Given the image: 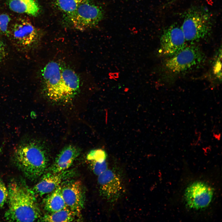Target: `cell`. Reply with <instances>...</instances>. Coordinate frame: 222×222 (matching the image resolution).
<instances>
[{"label": "cell", "instance_id": "1", "mask_svg": "<svg viewBox=\"0 0 222 222\" xmlns=\"http://www.w3.org/2000/svg\"><path fill=\"white\" fill-rule=\"evenodd\" d=\"M42 90L50 100L56 103L72 100L78 90L79 77L75 72L63 64L48 63L42 73Z\"/></svg>", "mask_w": 222, "mask_h": 222}, {"label": "cell", "instance_id": "2", "mask_svg": "<svg viewBox=\"0 0 222 222\" xmlns=\"http://www.w3.org/2000/svg\"><path fill=\"white\" fill-rule=\"evenodd\" d=\"M44 146L39 140L27 136L19 141L13 150L14 162L31 181L41 177L47 170L48 158Z\"/></svg>", "mask_w": 222, "mask_h": 222}, {"label": "cell", "instance_id": "3", "mask_svg": "<svg viewBox=\"0 0 222 222\" xmlns=\"http://www.w3.org/2000/svg\"><path fill=\"white\" fill-rule=\"evenodd\" d=\"M8 208L5 220L11 222H33L42 217L35 195L22 180H13L8 187Z\"/></svg>", "mask_w": 222, "mask_h": 222}, {"label": "cell", "instance_id": "4", "mask_svg": "<svg viewBox=\"0 0 222 222\" xmlns=\"http://www.w3.org/2000/svg\"><path fill=\"white\" fill-rule=\"evenodd\" d=\"M183 15L181 27L187 43L194 44L210 35L212 30V17L206 9L193 7Z\"/></svg>", "mask_w": 222, "mask_h": 222}, {"label": "cell", "instance_id": "5", "mask_svg": "<svg viewBox=\"0 0 222 222\" xmlns=\"http://www.w3.org/2000/svg\"><path fill=\"white\" fill-rule=\"evenodd\" d=\"M206 60L205 55L200 48L191 44L168 58L165 62V67L170 72L179 74L200 67Z\"/></svg>", "mask_w": 222, "mask_h": 222}, {"label": "cell", "instance_id": "6", "mask_svg": "<svg viewBox=\"0 0 222 222\" xmlns=\"http://www.w3.org/2000/svg\"><path fill=\"white\" fill-rule=\"evenodd\" d=\"M104 17V10L101 7L90 0H86L67 19L74 28L84 31L96 26Z\"/></svg>", "mask_w": 222, "mask_h": 222}, {"label": "cell", "instance_id": "7", "mask_svg": "<svg viewBox=\"0 0 222 222\" xmlns=\"http://www.w3.org/2000/svg\"><path fill=\"white\" fill-rule=\"evenodd\" d=\"M9 38L17 50L27 52L35 48L38 35L37 30L31 23L22 19L13 25L10 29Z\"/></svg>", "mask_w": 222, "mask_h": 222}, {"label": "cell", "instance_id": "8", "mask_svg": "<svg viewBox=\"0 0 222 222\" xmlns=\"http://www.w3.org/2000/svg\"><path fill=\"white\" fill-rule=\"evenodd\" d=\"M98 176L100 193L109 202H116L122 195L124 187L119 175L113 169H107Z\"/></svg>", "mask_w": 222, "mask_h": 222}, {"label": "cell", "instance_id": "9", "mask_svg": "<svg viewBox=\"0 0 222 222\" xmlns=\"http://www.w3.org/2000/svg\"><path fill=\"white\" fill-rule=\"evenodd\" d=\"M213 191L207 183L202 181L194 182L186 189L184 199L191 208L201 209L208 207L213 198Z\"/></svg>", "mask_w": 222, "mask_h": 222}, {"label": "cell", "instance_id": "10", "mask_svg": "<svg viewBox=\"0 0 222 222\" xmlns=\"http://www.w3.org/2000/svg\"><path fill=\"white\" fill-rule=\"evenodd\" d=\"M160 43L162 54L169 58L175 55L187 45L181 27L176 24L164 29L161 36Z\"/></svg>", "mask_w": 222, "mask_h": 222}, {"label": "cell", "instance_id": "11", "mask_svg": "<svg viewBox=\"0 0 222 222\" xmlns=\"http://www.w3.org/2000/svg\"><path fill=\"white\" fill-rule=\"evenodd\" d=\"M61 187L62 195L67 207L79 216L84 207L85 200L81 181H69Z\"/></svg>", "mask_w": 222, "mask_h": 222}, {"label": "cell", "instance_id": "12", "mask_svg": "<svg viewBox=\"0 0 222 222\" xmlns=\"http://www.w3.org/2000/svg\"><path fill=\"white\" fill-rule=\"evenodd\" d=\"M70 174L66 170L57 173L51 172L44 173L32 189L35 195L42 196L48 194L60 186L63 181L70 175Z\"/></svg>", "mask_w": 222, "mask_h": 222}, {"label": "cell", "instance_id": "13", "mask_svg": "<svg viewBox=\"0 0 222 222\" xmlns=\"http://www.w3.org/2000/svg\"><path fill=\"white\" fill-rule=\"evenodd\" d=\"M80 150L77 147L69 145L64 148L57 155L50 172L57 173L67 170L79 156Z\"/></svg>", "mask_w": 222, "mask_h": 222}, {"label": "cell", "instance_id": "14", "mask_svg": "<svg viewBox=\"0 0 222 222\" xmlns=\"http://www.w3.org/2000/svg\"><path fill=\"white\" fill-rule=\"evenodd\" d=\"M9 8L13 11L33 16L39 13V6L35 0H7Z\"/></svg>", "mask_w": 222, "mask_h": 222}, {"label": "cell", "instance_id": "15", "mask_svg": "<svg viewBox=\"0 0 222 222\" xmlns=\"http://www.w3.org/2000/svg\"><path fill=\"white\" fill-rule=\"evenodd\" d=\"M45 209L49 213L56 212L67 208L64 200L61 186L60 185L51 192L47 194L43 199Z\"/></svg>", "mask_w": 222, "mask_h": 222}, {"label": "cell", "instance_id": "16", "mask_svg": "<svg viewBox=\"0 0 222 222\" xmlns=\"http://www.w3.org/2000/svg\"><path fill=\"white\" fill-rule=\"evenodd\" d=\"M79 216L68 208H66L54 212L49 213L41 217L40 221L45 222L73 221Z\"/></svg>", "mask_w": 222, "mask_h": 222}, {"label": "cell", "instance_id": "17", "mask_svg": "<svg viewBox=\"0 0 222 222\" xmlns=\"http://www.w3.org/2000/svg\"><path fill=\"white\" fill-rule=\"evenodd\" d=\"M85 0H55V3L58 9L65 15L68 19L78 6Z\"/></svg>", "mask_w": 222, "mask_h": 222}, {"label": "cell", "instance_id": "18", "mask_svg": "<svg viewBox=\"0 0 222 222\" xmlns=\"http://www.w3.org/2000/svg\"><path fill=\"white\" fill-rule=\"evenodd\" d=\"M89 166L93 173L98 176L108 169V165L106 160L103 161H88Z\"/></svg>", "mask_w": 222, "mask_h": 222}, {"label": "cell", "instance_id": "19", "mask_svg": "<svg viewBox=\"0 0 222 222\" xmlns=\"http://www.w3.org/2000/svg\"><path fill=\"white\" fill-rule=\"evenodd\" d=\"M11 20L10 16L6 14H0V34L9 37L10 29L8 26Z\"/></svg>", "mask_w": 222, "mask_h": 222}, {"label": "cell", "instance_id": "20", "mask_svg": "<svg viewBox=\"0 0 222 222\" xmlns=\"http://www.w3.org/2000/svg\"><path fill=\"white\" fill-rule=\"evenodd\" d=\"M107 154L106 152L101 149L93 150L88 154L86 158L88 161H103L106 160Z\"/></svg>", "mask_w": 222, "mask_h": 222}, {"label": "cell", "instance_id": "21", "mask_svg": "<svg viewBox=\"0 0 222 222\" xmlns=\"http://www.w3.org/2000/svg\"><path fill=\"white\" fill-rule=\"evenodd\" d=\"M221 49L219 50L215 58L213 65V71L215 76L219 80H221Z\"/></svg>", "mask_w": 222, "mask_h": 222}, {"label": "cell", "instance_id": "22", "mask_svg": "<svg viewBox=\"0 0 222 222\" xmlns=\"http://www.w3.org/2000/svg\"><path fill=\"white\" fill-rule=\"evenodd\" d=\"M8 197V188L0 178V210L3 206Z\"/></svg>", "mask_w": 222, "mask_h": 222}, {"label": "cell", "instance_id": "23", "mask_svg": "<svg viewBox=\"0 0 222 222\" xmlns=\"http://www.w3.org/2000/svg\"><path fill=\"white\" fill-rule=\"evenodd\" d=\"M8 55L7 45L0 37V66L5 61Z\"/></svg>", "mask_w": 222, "mask_h": 222}, {"label": "cell", "instance_id": "24", "mask_svg": "<svg viewBox=\"0 0 222 222\" xmlns=\"http://www.w3.org/2000/svg\"><path fill=\"white\" fill-rule=\"evenodd\" d=\"M176 0H171V2L172 3V2H174Z\"/></svg>", "mask_w": 222, "mask_h": 222}, {"label": "cell", "instance_id": "25", "mask_svg": "<svg viewBox=\"0 0 222 222\" xmlns=\"http://www.w3.org/2000/svg\"></svg>", "mask_w": 222, "mask_h": 222}]
</instances>
